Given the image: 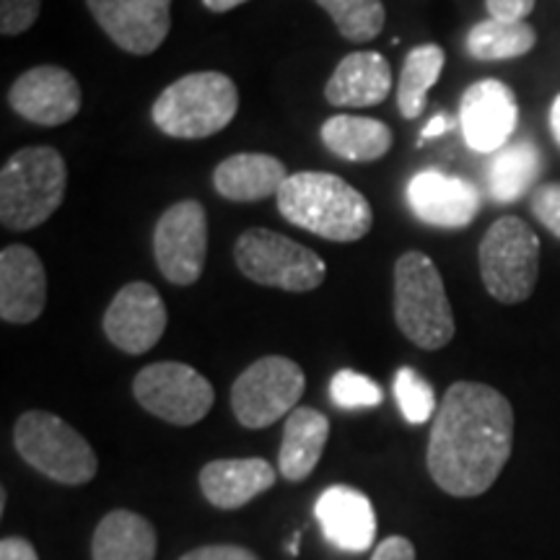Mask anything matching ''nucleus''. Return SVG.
<instances>
[{"mask_svg": "<svg viewBox=\"0 0 560 560\" xmlns=\"http://www.w3.org/2000/svg\"><path fill=\"white\" fill-rule=\"evenodd\" d=\"M514 446V408L495 387L454 382L431 425L429 472L454 499H478L499 480Z\"/></svg>", "mask_w": 560, "mask_h": 560, "instance_id": "nucleus-1", "label": "nucleus"}, {"mask_svg": "<svg viewBox=\"0 0 560 560\" xmlns=\"http://www.w3.org/2000/svg\"><path fill=\"white\" fill-rule=\"evenodd\" d=\"M276 202L285 221L327 242H359L374 226L369 200L330 172L291 174L276 195Z\"/></svg>", "mask_w": 560, "mask_h": 560, "instance_id": "nucleus-2", "label": "nucleus"}, {"mask_svg": "<svg viewBox=\"0 0 560 560\" xmlns=\"http://www.w3.org/2000/svg\"><path fill=\"white\" fill-rule=\"evenodd\" d=\"M240 112V91L226 73L198 70L182 75L156 96L153 125L170 138L202 140L229 128Z\"/></svg>", "mask_w": 560, "mask_h": 560, "instance_id": "nucleus-3", "label": "nucleus"}, {"mask_svg": "<svg viewBox=\"0 0 560 560\" xmlns=\"http://www.w3.org/2000/svg\"><path fill=\"white\" fill-rule=\"evenodd\" d=\"M66 187L68 166L58 149H21L0 172V221L11 231L42 226L60 208Z\"/></svg>", "mask_w": 560, "mask_h": 560, "instance_id": "nucleus-4", "label": "nucleus"}, {"mask_svg": "<svg viewBox=\"0 0 560 560\" xmlns=\"http://www.w3.org/2000/svg\"><path fill=\"white\" fill-rule=\"evenodd\" d=\"M395 319L412 346H450L457 325L436 262L423 252H405L395 262Z\"/></svg>", "mask_w": 560, "mask_h": 560, "instance_id": "nucleus-5", "label": "nucleus"}, {"mask_svg": "<svg viewBox=\"0 0 560 560\" xmlns=\"http://www.w3.org/2000/svg\"><path fill=\"white\" fill-rule=\"evenodd\" d=\"M13 444L26 465L62 486H86L100 470L89 441L55 412H24L13 429Z\"/></svg>", "mask_w": 560, "mask_h": 560, "instance_id": "nucleus-6", "label": "nucleus"}, {"mask_svg": "<svg viewBox=\"0 0 560 560\" xmlns=\"http://www.w3.org/2000/svg\"><path fill=\"white\" fill-rule=\"evenodd\" d=\"M540 276V240L527 221L503 215L480 242V278L501 304H522Z\"/></svg>", "mask_w": 560, "mask_h": 560, "instance_id": "nucleus-7", "label": "nucleus"}, {"mask_svg": "<svg viewBox=\"0 0 560 560\" xmlns=\"http://www.w3.org/2000/svg\"><path fill=\"white\" fill-rule=\"evenodd\" d=\"M234 260L255 283L306 293L325 283L327 265L317 252L270 229H247L234 244Z\"/></svg>", "mask_w": 560, "mask_h": 560, "instance_id": "nucleus-8", "label": "nucleus"}, {"mask_svg": "<svg viewBox=\"0 0 560 560\" xmlns=\"http://www.w3.org/2000/svg\"><path fill=\"white\" fill-rule=\"evenodd\" d=\"M304 389L306 376L296 361L265 355L234 382L231 410L244 429H268L299 408Z\"/></svg>", "mask_w": 560, "mask_h": 560, "instance_id": "nucleus-9", "label": "nucleus"}, {"mask_svg": "<svg viewBox=\"0 0 560 560\" xmlns=\"http://www.w3.org/2000/svg\"><path fill=\"white\" fill-rule=\"evenodd\" d=\"M140 408L172 425H195L213 408L215 392L198 369L179 361H159L140 369L132 382Z\"/></svg>", "mask_w": 560, "mask_h": 560, "instance_id": "nucleus-10", "label": "nucleus"}, {"mask_svg": "<svg viewBox=\"0 0 560 560\" xmlns=\"http://www.w3.org/2000/svg\"><path fill=\"white\" fill-rule=\"evenodd\" d=\"M153 257L170 283H198L208 257V213L198 200L174 202L161 213L153 229Z\"/></svg>", "mask_w": 560, "mask_h": 560, "instance_id": "nucleus-11", "label": "nucleus"}, {"mask_svg": "<svg viewBox=\"0 0 560 560\" xmlns=\"http://www.w3.org/2000/svg\"><path fill=\"white\" fill-rule=\"evenodd\" d=\"M166 314L164 299L145 280L125 283L104 312V335L117 350L130 355H143L164 338Z\"/></svg>", "mask_w": 560, "mask_h": 560, "instance_id": "nucleus-12", "label": "nucleus"}, {"mask_svg": "<svg viewBox=\"0 0 560 560\" xmlns=\"http://www.w3.org/2000/svg\"><path fill=\"white\" fill-rule=\"evenodd\" d=\"M91 16L130 55L156 52L172 30V0H86Z\"/></svg>", "mask_w": 560, "mask_h": 560, "instance_id": "nucleus-13", "label": "nucleus"}, {"mask_svg": "<svg viewBox=\"0 0 560 560\" xmlns=\"http://www.w3.org/2000/svg\"><path fill=\"white\" fill-rule=\"evenodd\" d=\"M516 125H520V104L514 91L503 81H478L462 96L459 128L467 149L499 153L503 145H509Z\"/></svg>", "mask_w": 560, "mask_h": 560, "instance_id": "nucleus-14", "label": "nucleus"}, {"mask_svg": "<svg viewBox=\"0 0 560 560\" xmlns=\"http://www.w3.org/2000/svg\"><path fill=\"white\" fill-rule=\"evenodd\" d=\"M9 104L24 120L42 125V128H58L81 112V86L70 70L60 66H39L13 81Z\"/></svg>", "mask_w": 560, "mask_h": 560, "instance_id": "nucleus-15", "label": "nucleus"}, {"mask_svg": "<svg viewBox=\"0 0 560 560\" xmlns=\"http://www.w3.org/2000/svg\"><path fill=\"white\" fill-rule=\"evenodd\" d=\"M408 206L416 219L429 226L465 229L480 213L482 198L472 182L425 170L408 182Z\"/></svg>", "mask_w": 560, "mask_h": 560, "instance_id": "nucleus-16", "label": "nucleus"}, {"mask_svg": "<svg viewBox=\"0 0 560 560\" xmlns=\"http://www.w3.org/2000/svg\"><path fill=\"white\" fill-rule=\"evenodd\" d=\"M47 306V272L39 255L24 244L0 252V317L9 325H30Z\"/></svg>", "mask_w": 560, "mask_h": 560, "instance_id": "nucleus-17", "label": "nucleus"}, {"mask_svg": "<svg viewBox=\"0 0 560 560\" xmlns=\"http://www.w3.org/2000/svg\"><path fill=\"white\" fill-rule=\"evenodd\" d=\"M322 535L346 552H366L376 537V514L369 495L350 486H330L314 506Z\"/></svg>", "mask_w": 560, "mask_h": 560, "instance_id": "nucleus-18", "label": "nucleus"}, {"mask_svg": "<svg viewBox=\"0 0 560 560\" xmlns=\"http://www.w3.org/2000/svg\"><path fill=\"white\" fill-rule=\"evenodd\" d=\"M278 470L260 457L215 459L200 470L202 495L215 509L234 511L276 486Z\"/></svg>", "mask_w": 560, "mask_h": 560, "instance_id": "nucleus-19", "label": "nucleus"}, {"mask_svg": "<svg viewBox=\"0 0 560 560\" xmlns=\"http://www.w3.org/2000/svg\"><path fill=\"white\" fill-rule=\"evenodd\" d=\"M392 91V68L376 50L350 52L338 62L325 86V100L332 107H376Z\"/></svg>", "mask_w": 560, "mask_h": 560, "instance_id": "nucleus-20", "label": "nucleus"}, {"mask_svg": "<svg viewBox=\"0 0 560 560\" xmlns=\"http://www.w3.org/2000/svg\"><path fill=\"white\" fill-rule=\"evenodd\" d=\"M291 174L270 153H234L213 172V187L221 198L234 202H257L280 192Z\"/></svg>", "mask_w": 560, "mask_h": 560, "instance_id": "nucleus-21", "label": "nucleus"}, {"mask_svg": "<svg viewBox=\"0 0 560 560\" xmlns=\"http://www.w3.org/2000/svg\"><path fill=\"white\" fill-rule=\"evenodd\" d=\"M330 420L314 408H296L285 418L283 444L278 452V470L285 480L301 482L314 472L325 454Z\"/></svg>", "mask_w": 560, "mask_h": 560, "instance_id": "nucleus-22", "label": "nucleus"}, {"mask_svg": "<svg viewBox=\"0 0 560 560\" xmlns=\"http://www.w3.org/2000/svg\"><path fill=\"white\" fill-rule=\"evenodd\" d=\"M156 529L136 511H109L91 537L94 560H153L156 558Z\"/></svg>", "mask_w": 560, "mask_h": 560, "instance_id": "nucleus-23", "label": "nucleus"}, {"mask_svg": "<svg viewBox=\"0 0 560 560\" xmlns=\"http://www.w3.org/2000/svg\"><path fill=\"white\" fill-rule=\"evenodd\" d=\"M322 143L325 149L335 153V156L346 161H369L384 159L392 149V136L389 125L374 117H359V115H332L327 117L325 125L319 130Z\"/></svg>", "mask_w": 560, "mask_h": 560, "instance_id": "nucleus-24", "label": "nucleus"}, {"mask_svg": "<svg viewBox=\"0 0 560 560\" xmlns=\"http://www.w3.org/2000/svg\"><path fill=\"white\" fill-rule=\"evenodd\" d=\"M542 172V153L532 140L503 145L488 166V192L495 202H514Z\"/></svg>", "mask_w": 560, "mask_h": 560, "instance_id": "nucleus-25", "label": "nucleus"}, {"mask_svg": "<svg viewBox=\"0 0 560 560\" xmlns=\"http://www.w3.org/2000/svg\"><path fill=\"white\" fill-rule=\"evenodd\" d=\"M446 55L439 45H418L405 55L400 81H397V107L405 120H416L423 115L429 91L444 70Z\"/></svg>", "mask_w": 560, "mask_h": 560, "instance_id": "nucleus-26", "label": "nucleus"}, {"mask_svg": "<svg viewBox=\"0 0 560 560\" xmlns=\"http://www.w3.org/2000/svg\"><path fill=\"white\" fill-rule=\"evenodd\" d=\"M537 45V32L527 21L486 19L467 34V52L475 60H514Z\"/></svg>", "mask_w": 560, "mask_h": 560, "instance_id": "nucleus-27", "label": "nucleus"}, {"mask_svg": "<svg viewBox=\"0 0 560 560\" xmlns=\"http://www.w3.org/2000/svg\"><path fill=\"white\" fill-rule=\"evenodd\" d=\"M314 3L330 13L342 39L355 42V45L380 37L387 21L382 0H314Z\"/></svg>", "mask_w": 560, "mask_h": 560, "instance_id": "nucleus-28", "label": "nucleus"}, {"mask_svg": "<svg viewBox=\"0 0 560 560\" xmlns=\"http://www.w3.org/2000/svg\"><path fill=\"white\" fill-rule=\"evenodd\" d=\"M395 397L400 405L402 418L410 425H423L431 418H436L439 405H436V392L416 369L402 366L395 374Z\"/></svg>", "mask_w": 560, "mask_h": 560, "instance_id": "nucleus-29", "label": "nucleus"}, {"mask_svg": "<svg viewBox=\"0 0 560 560\" xmlns=\"http://www.w3.org/2000/svg\"><path fill=\"white\" fill-rule=\"evenodd\" d=\"M330 397L342 410L376 408V405L384 402V392L380 384L371 380V376L350 369H342L332 376Z\"/></svg>", "mask_w": 560, "mask_h": 560, "instance_id": "nucleus-30", "label": "nucleus"}, {"mask_svg": "<svg viewBox=\"0 0 560 560\" xmlns=\"http://www.w3.org/2000/svg\"><path fill=\"white\" fill-rule=\"evenodd\" d=\"M42 0H0V34L19 37L39 19Z\"/></svg>", "mask_w": 560, "mask_h": 560, "instance_id": "nucleus-31", "label": "nucleus"}, {"mask_svg": "<svg viewBox=\"0 0 560 560\" xmlns=\"http://www.w3.org/2000/svg\"><path fill=\"white\" fill-rule=\"evenodd\" d=\"M532 213H535V219L540 221L552 236H558L560 240V185L558 182L537 187V190L532 192Z\"/></svg>", "mask_w": 560, "mask_h": 560, "instance_id": "nucleus-32", "label": "nucleus"}, {"mask_svg": "<svg viewBox=\"0 0 560 560\" xmlns=\"http://www.w3.org/2000/svg\"><path fill=\"white\" fill-rule=\"evenodd\" d=\"M179 560H260L255 552L242 548V545H202L185 552Z\"/></svg>", "mask_w": 560, "mask_h": 560, "instance_id": "nucleus-33", "label": "nucleus"}, {"mask_svg": "<svg viewBox=\"0 0 560 560\" xmlns=\"http://www.w3.org/2000/svg\"><path fill=\"white\" fill-rule=\"evenodd\" d=\"M490 19L524 21L535 9V0H486Z\"/></svg>", "mask_w": 560, "mask_h": 560, "instance_id": "nucleus-34", "label": "nucleus"}, {"mask_svg": "<svg viewBox=\"0 0 560 560\" xmlns=\"http://www.w3.org/2000/svg\"><path fill=\"white\" fill-rule=\"evenodd\" d=\"M371 560H416V545L408 537H384Z\"/></svg>", "mask_w": 560, "mask_h": 560, "instance_id": "nucleus-35", "label": "nucleus"}, {"mask_svg": "<svg viewBox=\"0 0 560 560\" xmlns=\"http://www.w3.org/2000/svg\"><path fill=\"white\" fill-rule=\"evenodd\" d=\"M0 560H39L37 550L24 537H3L0 540Z\"/></svg>", "mask_w": 560, "mask_h": 560, "instance_id": "nucleus-36", "label": "nucleus"}, {"mask_svg": "<svg viewBox=\"0 0 560 560\" xmlns=\"http://www.w3.org/2000/svg\"><path fill=\"white\" fill-rule=\"evenodd\" d=\"M452 128H454V120H452L450 115H436V117H431V122L425 125L423 130H420V143H418V145H423L429 138L444 136V132H450Z\"/></svg>", "mask_w": 560, "mask_h": 560, "instance_id": "nucleus-37", "label": "nucleus"}, {"mask_svg": "<svg viewBox=\"0 0 560 560\" xmlns=\"http://www.w3.org/2000/svg\"><path fill=\"white\" fill-rule=\"evenodd\" d=\"M247 3V0H202V5H206L208 11L213 13H226L231 9H236V5Z\"/></svg>", "mask_w": 560, "mask_h": 560, "instance_id": "nucleus-38", "label": "nucleus"}, {"mask_svg": "<svg viewBox=\"0 0 560 560\" xmlns=\"http://www.w3.org/2000/svg\"><path fill=\"white\" fill-rule=\"evenodd\" d=\"M550 132L552 138H556V143L560 145V94L556 96V102H552L550 107Z\"/></svg>", "mask_w": 560, "mask_h": 560, "instance_id": "nucleus-39", "label": "nucleus"}]
</instances>
